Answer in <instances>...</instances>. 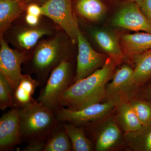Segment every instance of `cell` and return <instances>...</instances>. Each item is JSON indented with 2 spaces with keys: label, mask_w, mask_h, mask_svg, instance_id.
Segmentation results:
<instances>
[{
  "label": "cell",
  "mask_w": 151,
  "mask_h": 151,
  "mask_svg": "<svg viewBox=\"0 0 151 151\" xmlns=\"http://www.w3.org/2000/svg\"><path fill=\"white\" fill-rule=\"evenodd\" d=\"M130 1H132L135 2L137 3L138 4L142 2L144 0H130Z\"/></svg>",
  "instance_id": "obj_32"
},
{
  "label": "cell",
  "mask_w": 151,
  "mask_h": 151,
  "mask_svg": "<svg viewBox=\"0 0 151 151\" xmlns=\"http://www.w3.org/2000/svg\"><path fill=\"white\" fill-rule=\"evenodd\" d=\"M42 15L50 19L77 45L80 32L72 10L71 0H48L41 6Z\"/></svg>",
  "instance_id": "obj_8"
},
{
  "label": "cell",
  "mask_w": 151,
  "mask_h": 151,
  "mask_svg": "<svg viewBox=\"0 0 151 151\" xmlns=\"http://www.w3.org/2000/svg\"><path fill=\"white\" fill-rule=\"evenodd\" d=\"M26 12L37 16H42L41 6L35 3L29 4L27 7Z\"/></svg>",
  "instance_id": "obj_29"
},
{
  "label": "cell",
  "mask_w": 151,
  "mask_h": 151,
  "mask_svg": "<svg viewBox=\"0 0 151 151\" xmlns=\"http://www.w3.org/2000/svg\"><path fill=\"white\" fill-rule=\"evenodd\" d=\"M64 60L52 71L46 84L37 97L38 102L56 113L62 108L60 101L73 82L76 75V58Z\"/></svg>",
  "instance_id": "obj_5"
},
{
  "label": "cell",
  "mask_w": 151,
  "mask_h": 151,
  "mask_svg": "<svg viewBox=\"0 0 151 151\" xmlns=\"http://www.w3.org/2000/svg\"><path fill=\"white\" fill-rule=\"evenodd\" d=\"M42 16L40 17L37 16L27 13L26 12H25L22 15L23 18L25 22L27 24L32 26L37 25L40 22Z\"/></svg>",
  "instance_id": "obj_30"
},
{
  "label": "cell",
  "mask_w": 151,
  "mask_h": 151,
  "mask_svg": "<svg viewBox=\"0 0 151 151\" xmlns=\"http://www.w3.org/2000/svg\"><path fill=\"white\" fill-rule=\"evenodd\" d=\"M134 69L129 65L124 64L117 68L112 81L105 88L103 103H111L116 106L124 102H129L137 96L141 87L132 79Z\"/></svg>",
  "instance_id": "obj_7"
},
{
  "label": "cell",
  "mask_w": 151,
  "mask_h": 151,
  "mask_svg": "<svg viewBox=\"0 0 151 151\" xmlns=\"http://www.w3.org/2000/svg\"><path fill=\"white\" fill-rule=\"evenodd\" d=\"M136 97L151 101V83L142 86Z\"/></svg>",
  "instance_id": "obj_28"
},
{
  "label": "cell",
  "mask_w": 151,
  "mask_h": 151,
  "mask_svg": "<svg viewBox=\"0 0 151 151\" xmlns=\"http://www.w3.org/2000/svg\"><path fill=\"white\" fill-rule=\"evenodd\" d=\"M29 53L11 48L3 37H0V74L4 76L14 91L21 81L22 65L27 60Z\"/></svg>",
  "instance_id": "obj_11"
},
{
  "label": "cell",
  "mask_w": 151,
  "mask_h": 151,
  "mask_svg": "<svg viewBox=\"0 0 151 151\" xmlns=\"http://www.w3.org/2000/svg\"><path fill=\"white\" fill-rule=\"evenodd\" d=\"M114 3L113 0H71L78 23L89 25L99 23Z\"/></svg>",
  "instance_id": "obj_13"
},
{
  "label": "cell",
  "mask_w": 151,
  "mask_h": 151,
  "mask_svg": "<svg viewBox=\"0 0 151 151\" xmlns=\"http://www.w3.org/2000/svg\"><path fill=\"white\" fill-rule=\"evenodd\" d=\"M118 66L108 56L103 67L71 84L61 97L60 104L68 110L78 111L102 103L105 98L106 85L113 78Z\"/></svg>",
  "instance_id": "obj_2"
},
{
  "label": "cell",
  "mask_w": 151,
  "mask_h": 151,
  "mask_svg": "<svg viewBox=\"0 0 151 151\" xmlns=\"http://www.w3.org/2000/svg\"><path fill=\"white\" fill-rule=\"evenodd\" d=\"M120 44L125 58H129L151 48V33L137 32L121 36Z\"/></svg>",
  "instance_id": "obj_16"
},
{
  "label": "cell",
  "mask_w": 151,
  "mask_h": 151,
  "mask_svg": "<svg viewBox=\"0 0 151 151\" xmlns=\"http://www.w3.org/2000/svg\"><path fill=\"white\" fill-rule=\"evenodd\" d=\"M114 2H117L121 1H124V0H113Z\"/></svg>",
  "instance_id": "obj_33"
},
{
  "label": "cell",
  "mask_w": 151,
  "mask_h": 151,
  "mask_svg": "<svg viewBox=\"0 0 151 151\" xmlns=\"http://www.w3.org/2000/svg\"><path fill=\"white\" fill-rule=\"evenodd\" d=\"M114 113L81 127L91 142L94 151L127 150L124 132L116 123Z\"/></svg>",
  "instance_id": "obj_6"
},
{
  "label": "cell",
  "mask_w": 151,
  "mask_h": 151,
  "mask_svg": "<svg viewBox=\"0 0 151 151\" xmlns=\"http://www.w3.org/2000/svg\"><path fill=\"white\" fill-rule=\"evenodd\" d=\"M113 116L116 123L124 132H134L142 127V124L129 102L116 106Z\"/></svg>",
  "instance_id": "obj_18"
},
{
  "label": "cell",
  "mask_w": 151,
  "mask_h": 151,
  "mask_svg": "<svg viewBox=\"0 0 151 151\" xmlns=\"http://www.w3.org/2000/svg\"><path fill=\"white\" fill-rule=\"evenodd\" d=\"M18 109L22 142L27 143L30 140L38 137L47 140L52 131L60 123L56 113L37 100Z\"/></svg>",
  "instance_id": "obj_4"
},
{
  "label": "cell",
  "mask_w": 151,
  "mask_h": 151,
  "mask_svg": "<svg viewBox=\"0 0 151 151\" xmlns=\"http://www.w3.org/2000/svg\"><path fill=\"white\" fill-rule=\"evenodd\" d=\"M121 7L112 21L113 25L134 31L151 33V24L137 3L130 0L120 1Z\"/></svg>",
  "instance_id": "obj_12"
},
{
  "label": "cell",
  "mask_w": 151,
  "mask_h": 151,
  "mask_svg": "<svg viewBox=\"0 0 151 151\" xmlns=\"http://www.w3.org/2000/svg\"><path fill=\"white\" fill-rule=\"evenodd\" d=\"M138 4L142 12L151 24V0H144Z\"/></svg>",
  "instance_id": "obj_27"
},
{
  "label": "cell",
  "mask_w": 151,
  "mask_h": 151,
  "mask_svg": "<svg viewBox=\"0 0 151 151\" xmlns=\"http://www.w3.org/2000/svg\"><path fill=\"white\" fill-rule=\"evenodd\" d=\"M124 138L128 151H151V124L124 132Z\"/></svg>",
  "instance_id": "obj_20"
},
{
  "label": "cell",
  "mask_w": 151,
  "mask_h": 151,
  "mask_svg": "<svg viewBox=\"0 0 151 151\" xmlns=\"http://www.w3.org/2000/svg\"><path fill=\"white\" fill-rule=\"evenodd\" d=\"M72 145L61 122H60L49 136L44 151H71Z\"/></svg>",
  "instance_id": "obj_23"
},
{
  "label": "cell",
  "mask_w": 151,
  "mask_h": 151,
  "mask_svg": "<svg viewBox=\"0 0 151 151\" xmlns=\"http://www.w3.org/2000/svg\"><path fill=\"white\" fill-rule=\"evenodd\" d=\"M116 109L113 103L106 102L93 104L78 111H71L63 107L56 115L59 122H69L82 127L110 116Z\"/></svg>",
  "instance_id": "obj_10"
},
{
  "label": "cell",
  "mask_w": 151,
  "mask_h": 151,
  "mask_svg": "<svg viewBox=\"0 0 151 151\" xmlns=\"http://www.w3.org/2000/svg\"><path fill=\"white\" fill-rule=\"evenodd\" d=\"M129 103L142 126L151 124V101L135 97Z\"/></svg>",
  "instance_id": "obj_24"
},
{
  "label": "cell",
  "mask_w": 151,
  "mask_h": 151,
  "mask_svg": "<svg viewBox=\"0 0 151 151\" xmlns=\"http://www.w3.org/2000/svg\"><path fill=\"white\" fill-rule=\"evenodd\" d=\"M27 5L19 0H0V37L15 20L26 12Z\"/></svg>",
  "instance_id": "obj_17"
},
{
  "label": "cell",
  "mask_w": 151,
  "mask_h": 151,
  "mask_svg": "<svg viewBox=\"0 0 151 151\" xmlns=\"http://www.w3.org/2000/svg\"><path fill=\"white\" fill-rule=\"evenodd\" d=\"M77 45L76 70L73 83L103 67L108 57L106 53L96 51L81 30L78 36Z\"/></svg>",
  "instance_id": "obj_9"
},
{
  "label": "cell",
  "mask_w": 151,
  "mask_h": 151,
  "mask_svg": "<svg viewBox=\"0 0 151 151\" xmlns=\"http://www.w3.org/2000/svg\"><path fill=\"white\" fill-rule=\"evenodd\" d=\"M129 58L134 65L132 79L141 87L151 78V48Z\"/></svg>",
  "instance_id": "obj_21"
},
{
  "label": "cell",
  "mask_w": 151,
  "mask_h": 151,
  "mask_svg": "<svg viewBox=\"0 0 151 151\" xmlns=\"http://www.w3.org/2000/svg\"><path fill=\"white\" fill-rule=\"evenodd\" d=\"M14 91L4 76L0 74V109L5 111L8 108H14Z\"/></svg>",
  "instance_id": "obj_25"
},
{
  "label": "cell",
  "mask_w": 151,
  "mask_h": 151,
  "mask_svg": "<svg viewBox=\"0 0 151 151\" xmlns=\"http://www.w3.org/2000/svg\"><path fill=\"white\" fill-rule=\"evenodd\" d=\"M22 142L18 109L14 107L0 119V151L12 150Z\"/></svg>",
  "instance_id": "obj_14"
},
{
  "label": "cell",
  "mask_w": 151,
  "mask_h": 151,
  "mask_svg": "<svg viewBox=\"0 0 151 151\" xmlns=\"http://www.w3.org/2000/svg\"><path fill=\"white\" fill-rule=\"evenodd\" d=\"M39 87L38 81L32 77L31 74H23L21 81L14 91L15 106L17 108L27 106L35 101L32 96L37 87Z\"/></svg>",
  "instance_id": "obj_19"
},
{
  "label": "cell",
  "mask_w": 151,
  "mask_h": 151,
  "mask_svg": "<svg viewBox=\"0 0 151 151\" xmlns=\"http://www.w3.org/2000/svg\"><path fill=\"white\" fill-rule=\"evenodd\" d=\"M47 139L44 138L38 137L34 138L29 141L27 145L22 151H44L46 146Z\"/></svg>",
  "instance_id": "obj_26"
},
{
  "label": "cell",
  "mask_w": 151,
  "mask_h": 151,
  "mask_svg": "<svg viewBox=\"0 0 151 151\" xmlns=\"http://www.w3.org/2000/svg\"><path fill=\"white\" fill-rule=\"evenodd\" d=\"M67 133L72 145L73 151H94L91 142L84 130L69 122H60Z\"/></svg>",
  "instance_id": "obj_22"
},
{
  "label": "cell",
  "mask_w": 151,
  "mask_h": 151,
  "mask_svg": "<svg viewBox=\"0 0 151 151\" xmlns=\"http://www.w3.org/2000/svg\"><path fill=\"white\" fill-rule=\"evenodd\" d=\"M89 34L95 44L104 53L116 61L119 66L122 64L125 58L119 38L115 34L104 30L91 29Z\"/></svg>",
  "instance_id": "obj_15"
},
{
  "label": "cell",
  "mask_w": 151,
  "mask_h": 151,
  "mask_svg": "<svg viewBox=\"0 0 151 151\" xmlns=\"http://www.w3.org/2000/svg\"><path fill=\"white\" fill-rule=\"evenodd\" d=\"M22 15L12 23L1 37L19 51L29 53L41 40L54 35L60 28L44 16L38 24L30 25L25 22Z\"/></svg>",
  "instance_id": "obj_3"
},
{
  "label": "cell",
  "mask_w": 151,
  "mask_h": 151,
  "mask_svg": "<svg viewBox=\"0 0 151 151\" xmlns=\"http://www.w3.org/2000/svg\"><path fill=\"white\" fill-rule=\"evenodd\" d=\"M70 38L61 28L51 36L41 40L32 50L22 70L35 75L36 79L43 87L52 70L64 60L76 57L75 46Z\"/></svg>",
  "instance_id": "obj_1"
},
{
  "label": "cell",
  "mask_w": 151,
  "mask_h": 151,
  "mask_svg": "<svg viewBox=\"0 0 151 151\" xmlns=\"http://www.w3.org/2000/svg\"><path fill=\"white\" fill-rule=\"evenodd\" d=\"M19 1H23L27 4L28 5L31 3H35L39 4L41 6L43 5L48 0H19Z\"/></svg>",
  "instance_id": "obj_31"
}]
</instances>
